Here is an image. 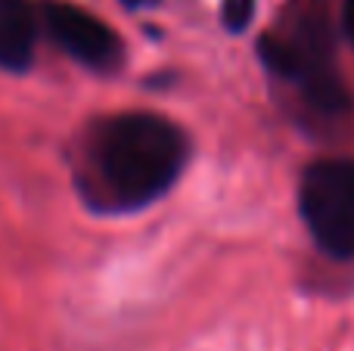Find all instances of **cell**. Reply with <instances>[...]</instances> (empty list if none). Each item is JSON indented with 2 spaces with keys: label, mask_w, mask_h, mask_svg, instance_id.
<instances>
[{
  "label": "cell",
  "mask_w": 354,
  "mask_h": 351,
  "mask_svg": "<svg viewBox=\"0 0 354 351\" xmlns=\"http://www.w3.org/2000/svg\"><path fill=\"white\" fill-rule=\"evenodd\" d=\"M258 56L314 122H339L354 109L339 68L330 0H289L277 25L258 41Z\"/></svg>",
  "instance_id": "obj_2"
},
{
  "label": "cell",
  "mask_w": 354,
  "mask_h": 351,
  "mask_svg": "<svg viewBox=\"0 0 354 351\" xmlns=\"http://www.w3.org/2000/svg\"><path fill=\"white\" fill-rule=\"evenodd\" d=\"M41 28V3L0 0V68L25 72L35 59Z\"/></svg>",
  "instance_id": "obj_5"
},
{
  "label": "cell",
  "mask_w": 354,
  "mask_h": 351,
  "mask_svg": "<svg viewBox=\"0 0 354 351\" xmlns=\"http://www.w3.org/2000/svg\"><path fill=\"white\" fill-rule=\"evenodd\" d=\"M342 28H345V37H348L354 47V0H345V6H342Z\"/></svg>",
  "instance_id": "obj_7"
},
{
  "label": "cell",
  "mask_w": 354,
  "mask_h": 351,
  "mask_svg": "<svg viewBox=\"0 0 354 351\" xmlns=\"http://www.w3.org/2000/svg\"><path fill=\"white\" fill-rule=\"evenodd\" d=\"M308 234L336 261H354V159H317L299 184Z\"/></svg>",
  "instance_id": "obj_3"
},
{
  "label": "cell",
  "mask_w": 354,
  "mask_h": 351,
  "mask_svg": "<svg viewBox=\"0 0 354 351\" xmlns=\"http://www.w3.org/2000/svg\"><path fill=\"white\" fill-rule=\"evenodd\" d=\"M44 31L56 47H62L81 66L109 72L122 62V37L109 28L100 16L87 12L84 6L66 3V0H44L41 3Z\"/></svg>",
  "instance_id": "obj_4"
},
{
  "label": "cell",
  "mask_w": 354,
  "mask_h": 351,
  "mask_svg": "<svg viewBox=\"0 0 354 351\" xmlns=\"http://www.w3.org/2000/svg\"><path fill=\"white\" fill-rule=\"evenodd\" d=\"M131 6H147V3H153V0H128Z\"/></svg>",
  "instance_id": "obj_8"
},
{
  "label": "cell",
  "mask_w": 354,
  "mask_h": 351,
  "mask_svg": "<svg viewBox=\"0 0 354 351\" xmlns=\"http://www.w3.org/2000/svg\"><path fill=\"white\" fill-rule=\"evenodd\" d=\"M221 16H224V25L230 31H243L255 16V0H224Z\"/></svg>",
  "instance_id": "obj_6"
},
{
  "label": "cell",
  "mask_w": 354,
  "mask_h": 351,
  "mask_svg": "<svg viewBox=\"0 0 354 351\" xmlns=\"http://www.w3.org/2000/svg\"><path fill=\"white\" fill-rule=\"evenodd\" d=\"M189 159V140L156 112L100 118L84 140L81 193L103 211H134L174 187Z\"/></svg>",
  "instance_id": "obj_1"
}]
</instances>
